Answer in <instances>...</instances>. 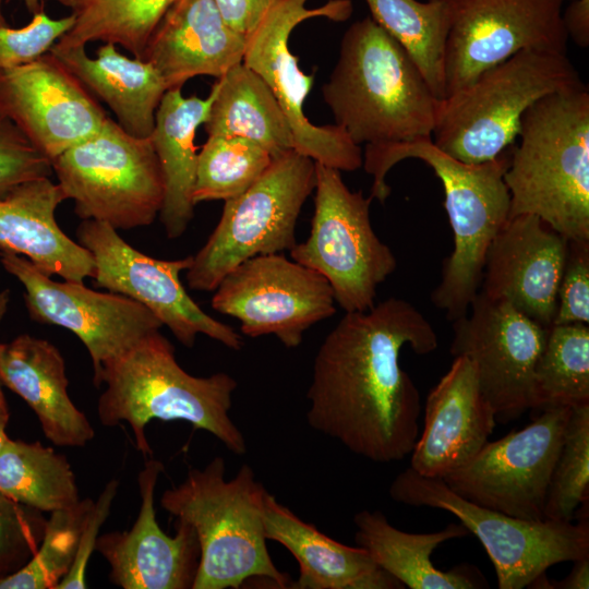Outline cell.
<instances>
[{
  "mask_svg": "<svg viewBox=\"0 0 589 589\" xmlns=\"http://www.w3.org/2000/svg\"><path fill=\"white\" fill-rule=\"evenodd\" d=\"M409 346L437 349L431 323L410 302L388 298L345 312L321 344L306 392L309 425L373 462L401 460L419 437V389L399 363Z\"/></svg>",
  "mask_w": 589,
  "mask_h": 589,
  "instance_id": "obj_1",
  "label": "cell"
},
{
  "mask_svg": "<svg viewBox=\"0 0 589 589\" xmlns=\"http://www.w3.org/2000/svg\"><path fill=\"white\" fill-rule=\"evenodd\" d=\"M362 157L364 170L373 177L370 196L381 203L390 194L387 172L404 159L422 160L441 180L454 248L443 262L441 280L431 300L449 321L464 316L479 292L488 249L509 218L510 197L504 173L510 147L492 160L467 164L437 148L432 137H425L365 145Z\"/></svg>",
  "mask_w": 589,
  "mask_h": 589,
  "instance_id": "obj_2",
  "label": "cell"
},
{
  "mask_svg": "<svg viewBox=\"0 0 589 589\" xmlns=\"http://www.w3.org/2000/svg\"><path fill=\"white\" fill-rule=\"evenodd\" d=\"M322 95L335 124L358 145L432 137L441 101L407 50L371 16L345 32Z\"/></svg>",
  "mask_w": 589,
  "mask_h": 589,
  "instance_id": "obj_3",
  "label": "cell"
},
{
  "mask_svg": "<svg viewBox=\"0 0 589 589\" xmlns=\"http://www.w3.org/2000/svg\"><path fill=\"white\" fill-rule=\"evenodd\" d=\"M93 382L105 385L97 402L99 422L108 428L127 422L144 456L152 454L145 433L152 420L187 421L233 454L247 453L245 438L229 416L237 381L226 372L204 377L185 372L159 330L106 363Z\"/></svg>",
  "mask_w": 589,
  "mask_h": 589,
  "instance_id": "obj_4",
  "label": "cell"
},
{
  "mask_svg": "<svg viewBox=\"0 0 589 589\" xmlns=\"http://www.w3.org/2000/svg\"><path fill=\"white\" fill-rule=\"evenodd\" d=\"M504 173L509 217H539L568 240H589V92L546 95L524 113Z\"/></svg>",
  "mask_w": 589,
  "mask_h": 589,
  "instance_id": "obj_5",
  "label": "cell"
},
{
  "mask_svg": "<svg viewBox=\"0 0 589 589\" xmlns=\"http://www.w3.org/2000/svg\"><path fill=\"white\" fill-rule=\"evenodd\" d=\"M267 493L249 465L226 479V462L219 456L202 469L191 468L180 484L163 493L160 506L189 524L199 540L192 589H237L254 577L291 588L290 578L275 566L266 545Z\"/></svg>",
  "mask_w": 589,
  "mask_h": 589,
  "instance_id": "obj_6",
  "label": "cell"
},
{
  "mask_svg": "<svg viewBox=\"0 0 589 589\" xmlns=\"http://www.w3.org/2000/svg\"><path fill=\"white\" fill-rule=\"evenodd\" d=\"M582 86L567 53L521 50L440 101L432 141L462 163L492 160L514 145L531 105Z\"/></svg>",
  "mask_w": 589,
  "mask_h": 589,
  "instance_id": "obj_7",
  "label": "cell"
},
{
  "mask_svg": "<svg viewBox=\"0 0 589 589\" xmlns=\"http://www.w3.org/2000/svg\"><path fill=\"white\" fill-rule=\"evenodd\" d=\"M58 184L83 220L116 230L159 216L165 181L151 137H135L107 117L101 128L51 160Z\"/></svg>",
  "mask_w": 589,
  "mask_h": 589,
  "instance_id": "obj_8",
  "label": "cell"
},
{
  "mask_svg": "<svg viewBox=\"0 0 589 589\" xmlns=\"http://www.w3.org/2000/svg\"><path fill=\"white\" fill-rule=\"evenodd\" d=\"M315 182L312 158L294 149L274 158L242 194L225 201L218 224L185 271L189 288L214 291L245 260L290 251Z\"/></svg>",
  "mask_w": 589,
  "mask_h": 589,
  "instance_id": "obj_9",
  "label": "cell"
},
{
  "mask_svg": "<svg viewBox=\"0 0 589 589\" xmlns=\"http://www.w3.org/2000/svg\"><path fill=\"white\" fill-rule=\"evenodd\" d=\"M393 501L450 513L482 543L492 561L500 589L532 587L545 570L562 562L589 556V524L581 520L529 521L479 506L452 491L441 478L410 467L389 486Z\"/></svg>",
  "mask_w": 589,
  "mask_h": 589,
  "instance_id": "obj_10",
  "label": "cell"
},
{
  "mask_svg": "<svg viewBox=\"0 0 589 589\" xmlns=\"http://www.w3.org/2000/svg\"><path fill=\"white\" fill-rule=\"evenodd\" d=\"M315 171L310 235L290 256L329 283L345 312L366 311L375 304L377 287L396 269V257L372 228V197L350 191L337 169L315 163Z\"/></svg>",
  "mask_w": 589,
  "mask_h": 589,
  "instance_id": "obj_11",
  "label": "cell"
},
{
  "mask_svg": "<svg viewBox=\"0 0 589 589\" xmlns=\"http://www.w3.org/2000/svg\"><path fill=\"white\" fill-rule=\"evenodd\" d=\"M308 1L276 0L247 37L242 63L272 89L292 131L294 151L339 171H354L363 161L360 145L337 124L315 125L304 115L314 75L300 70L298 58L289 48V37L297 25L313 17L345 22L352 13V3L329 0L308 8Z\"/></svg>",
  "mask_w": 589,
  "mask_h": 589,
  "instance_id": "obj_12",
  "label": "cell"
},
{
  "mask_svg": "<svg viewBox=\"0 0 589 589\" xmlns=\"http://www.w3.org/2000/svg\"><path fill=\"white\" fill-rule=\"evenodd\" d=\"M542 410L521 430L488 441L468 462L441 479L479 506L524 520H545L548 490L572 408Z\"/></svg>",
  "mask_w": 589,
  "mask_h": 589,
  "instance_id": "obj_13",
  "label": "cell"
},
{
  "mask_svg": "<svg viewBox=\"0 0 589 589\" xmlns=\"http://www.w3.org/2000/svg\"><path fill=\"white\" fill-rule=\"evenodd\" d=\"M438 1L447 21L445 97L521 50L567 53L564 0Z\"/></svg>",
  "mask_w": 589,
  "mask_h": 589,
  "instance_id": "obj_14",
  "label": "cell"
},
{
  "mask_svg": "<svg viewBox=\"0 0 589 589\" xmlns=\"http://www.w3.org/2000/svg\"><path fill=\"white\" fill-rule=\"evenodd\" d=\"M76 237L93 255L95 285L144 305L184 347L192 348L200 334L232 350L243 347L239 333L207 314L184 289L180 274L191 266L193 256H148L130 245L118 230L92 219L82 220Z\"/></svg>",
  "mask_w": 589,
  "mask_h": 589,
  "instance_id": "obj_15",
  "label": "cell"
},
{
  "mask_svg": "<svg viewBox=\"0 0 589 589\" xmlns=\"http://www.w3.org/2000/svg\"><path fill=\"white\" fill-rule=\"evenodd\" d=\"M214 291L212 308L237 318L243 335H275L287 348L300 346L311 326L336 312L329 283L280 253L245 260Z\"/></svg>",
  "mask_w": 589,
  "mask_h": 589,
  "instance_id": "obj_16",
  "label": "cell"
},
{
  "mask_svg": "<svg viewBox=\"0 0 589 589\" xmlns=\"http://www.w3.org/2000/svg\"><path fill=\"white\" fill-rule=\"evenodd\" d=\"M0 263L23 285L33 321L63 327L83 342L92 360L93 380L106 363L163 327L141 303L111 291H95L83 281H56L8 249L0 248Z\"/></svg>",
  "mask_w": 589,
  "mask_h": 589,
  "instance_id": "obj_17",
  "label": "cell"
},
{
  "mask_svg": "<svg viewBox=\"0 0 589 589\" xmlns=\"http://www.w3.org/2000/svg\"><path fill=\"white\" fill-rule=\"evenodd\" d=\"M550 327L481 292L468 312L453 321L450 353L472 362L496 418L516 419L537 409L534 369Z\"/></svg>",
  "mask_w": 589,
  "mask_h": 589,
  "instance_id": "obj_18",
  "label": "cell"
},
{
  "mask_svg": "<svg viewBox=\"0 0 589 589\" xmlns=\"http://www.w3.org/2000/svg\"><path fill=\"white\" fill-rule=\"evenodd\" d=\"M0 111L50 160L96 133L105 110L50 51L0 68Z\"/></svg>",
  "mask_w": 589,
  "mask_h": 589,
  "instance_id": "obj_19",
  "label": "cell"
},
{
  "mask_svg": "<svg viewBox=\"0 0 589 589\" xmlns=\"http://www.w3.org/2000/svg\"><path fill=\"white\" fill-rule=\"evenodd\" d=\"M164 465L145 462L137 476L141 506L131 529L99 534L95 551L109 564V579L123 589H192L200 562L194 529L176 519L173 537L156 519L155 489Z\"/></svg>",
  "mask_w": 589,
  "mask_h": 589,
  "instance_id": "obj_20",
  "label": "cell"
},
{
  "mask_svg": "<svg viewBox=\"0 0 589 589\" xmlns=\"http://www.w3.org/2000/svg\"><path fill=\"white\" fill-rule=\"evenodd\" d=\"M568 239L530 214L512 216L491 242L479 292L553 325Z\"/></svg>",
  "mask_w": 589,
  "mask_h": 589,
  "instance_id": "obj_21",
  "label": "cell"
},
{
  "mask_svg": "<svg viewBox=\"0 0 589 589\" xmlns=\"http://www.w3.org/2000/svg\"><path fill=\"white\" fill-rule=\"evenodd\" d=\"M495 423L496 414L479 386L472 362L455 357L426 396L424 425L409 467L425 477L443 478L482 448Z\"/></svg>",
  "mask_w": 589,
  "mask_h": 589,
  "instance_id": "obj_22",
  "label": "cell"
},
{
  "mask_svg": "<svg viewBox=\"0 0 589 589\" xmlns=\"http://www.w3.org/2000/svg\"><path fill=\"white\" fill-rule=\"evenodd\" d=\"M245 38L231 28L214 0H175L152 33L143 59L168 89L195 76L221 77L242 62Z\"/></svg>",
  "mask_w": 589,
  "mask_h": 589,
  "instance_id": "obj_23",
  "label": "cell"
},
{
  "mask_svg": "<svg viewBox=\"0 0 589 589\" xmlns=\"http://www.w3.org/2000/svg\"><path fill=\"white\" fill-rule=\"evenodd\" d=\"M0 381L29 406L52 444L83 447L94 438V428L69 396L64 358L49 340L22 334L0 344Z\"/></svg>",
  "mask_w": 589,
  "mask_h": 589,
  "instance_id": "obj_24",
  "label": "cell"
},
{
  "mask_svg": "<svg viewBox=\"0 0 589 589\" xmlns=\"http://www.w3.org/2000/svg\"><path fill=\"white\" fill-rule=\"evenodd\" d=\"M67 200L50 177L28 181L0 200V248L28 259L48 276L83 281L95 275L91 252L72 240L56 220Z\"/></svg>",
  "mask_w": 589,
  "mask_h": 589,
  "instance_id": "obj_25",
  "label": "cell"
},
{
  "mask_svg": "<svg viewBox=\"0 0 589 589\" xmlns=\"http://www.w3.org/2000/svg\"><path fill=\"white\" fill-rule=\"evenodd\" d=\"M265 537L281 544L299 564L294 589H404L360 546L342 544L303 521L267 493Z\"/></svg>",
  "mask_w": 589,
  "mask_h": 589,
  "instance_id": "obj_26",
  "label": "cell"
},
{
  "mask_svg": "<svg viewBox=\"0 0 589 589\" xmlns=\"http://www.w3.org/2000/svg\"><path fill=\"white\" fill-rule=\"evenodd\" d=\"M49 51L108 105L123 130L135 137L151 136L168 87L148 61L122 55L112 43L99 46L94 58L86 46L53 45Z\"/></svg>",
  "mask_w": 589,
  "mask_h": 589,
  "instance_id": "obj_27",
  "label": "cell"
},
{
  "mask_svg": "<svg viewBox=\"0 0 589 589\" xmlns=\"http://www.w3.org/2000/svg\"><path fill=\"white\" fill-rule=\"evenodd\" d=\"M354 541L389 575L410 589L486 588L483 575L473 566L461 565L444 572L431 560L434 550L469 531L461 524H448L438 531L412 533L394 527L380 510H361L353 516Z\"/></svg>",
  "mask_w": 589,
  "mask_h": 589,
  "instance_id": "obj_28",
  "label": "cell"
},
{
  "mask_svg": "<svg viewBox=\"0 0 589 589\" xmlns=\"http://www.w3.org/2000/svg\"><path fill=\"white\" fill-rule=\"evenodd\" d=\"M215 94V83L205 98L184 97L180 87L170 88L156 111L149 137L165 181L158 217L169 239L182 236L194 216L192 192L197 161L194 139L197 128L207 118Z\"/></svg>",
  "mask_w": 589,
  "mask_h": 589,
  "instance_id": "obj_29",
  "label": "cell"
},
{
  "mask_svg": "<svg viewBox=\"0 0 589 589\" xmlns=\"http://www.w3.org/2000/svg\"><path fill=\"white\" fill-rule=\"evenodd\" d=\"M204 130L207 135L248 139L273 158L294 149V137L285 112L267 84L242 62L215 82Z\"/></svg>",
  "mask_w": 589,
  "mask_h": 589,
  "instance_id": "obj_30",
  "label": "cell"
},
{
  "mask_svg": "<svg viewBox=\"0 0 589 589\" xmlns=\"http://www.w3.org/2000/svg\"><path fill=\"white\" fill-rule=\"evenodd\" d=\"M0 492L41 513L70 508L81 500L64 455L39 442L10 437L0 449Z\"/></svg>",
  "mask_w": 589,
  "mask_h": 589,
  "instance_id": "obj_31",
  "label": "cell"
},
{
  "mask_svg": "<svg viewBox=\"0 0 589 589\" xmlns=\"http://www.w3.org/2000/svg\"><path fill=\"white\" fill-rule=\"evenodd\" d=\"M70 10L72 27L59 47L112 43L143 59L147 41L175 0H55Z\"/></svg>",
  "mask_w": 589,
  "mask_h": 589,
  "instance_id": "obj_32",
  "label": "cell"
},
{
  "mask_svg": "<svg viewBox=\"0 0 589 589\" xmlns=\"http://www.w3.org/2000/svg\"><path fill=\"white\" fill-rule=\"evenodd\" d=\"M371 17L414 60L435 96L445 97L447 21L438 0H365Z\"/></svg>",
  "mask_w": 589,
  "mask_h": 589,
  "instance_id": "obj_33",
  "label": "cell"
},
{
  "mask_svg": "<svg viewBox=\"0 0 589 589\" xmlns=\"http://www.w3.org/2000/svg\"><path fill=\"white\" fill-rule=\"evenodd\" d=\"M538 408L589 404V326L552 325L534 369Z\"/></svg>",
  "mask_w": 589,
  "mask_h": 589,
  "instance_id": "obj_34",
  "label": "cell"
},
{
  "mask_svg": "<svg viewBox=\"0 0 589 589\" xmlns=\"http://www.w3.org/2000/svg\"><path fill=\"white\" fill-rule=\"evenodd\" d=\"M273 159L266 149L248 139L207 136L197 153L193 203L228 201L242 194Z\"/></svg>",
  "mask_w": 589,
  "mask_h": 589,
  "instance_id": "obj_35",
  "label": "cell"
},
{
  "mask_svg": "<svg viewBox=\"0 0 589 589\" xmlns=\"http://www.w3.org/2000/svg\"><path fill=\"white\" fill-rule=\"evenodd\" d=\"M94 501L81 498L70 508L49 513L45 532L29 562L0 579V589H57L71 569L83 529Z\"/></svg>",
  "mask_w": 589,
  "mask_h": 589,
  "instance_id": "obj_36",
  "label": "cell"
},
{
  "mask_svg": "<svg viewBox=\"0 0 589 589\" xmlns=\"http://www.w3.org/2000/svg\"><path fill=\"white\" fill-rule=\"evenodd\" d=\"M589 492V404L573 407L544 507L550 520L572 521Z\"/></svg>",
  "mask_w": 589,
  "mask_h": 589,
  "instance_id": "obj_37",
  "label": "cell"
},
{
  "mask_svg": "<svg viewBox=\"0 0 589 589\" xmlns=\"http://www.w3.org/2000/svg\"><path fill=\"white\" fill-rule=\"evenodd\" d=\"M47 519L0 492V579L24 567L37 551Z\"/></svg>",
  "mask_w": 589,
  "mask_h": 589,
  "instance_id": "obj_38",
  "label": "cell"
},
{
  "mask_svg": "<svg viewBox=\"0 0 589 589\" xmlns=\"http://www.w3.org/2000/svg\"><path fill=\"white\" fill-rule=\"evenodd\" d=\"M51 175V160L0 111V200L28 181Z\"/></svg>",
  "mask_w": 589,
  "mask_h": 589,
  "instance_id": "obj_39",
  "label": "cell"
},
{
  "mask_svg": "<svg viewBox=\"0 0 589 589\" xmlns=\"http://www.w3.org/2000/svg\"><path fill=\"white\" fill-rule=\"evenodd\" d=\"M73 15L52 19L44 11L20 28L0 26V68H13L47 53L72 27Z\"/></svg>",
  "mask_w": 589,
  "mask_h": 589,
  "instance_id": "obj_40",
  "label": "cell"
},
{
  "mask_svg": "<svg viewBox=\"0 0 589 589\" xmlns=\"http://www.w3.org/2000/svg\"><path fill=\"white\" fill-rule=\"evenodd\" d=\"M589 324V240H568L553 325Z\"/></svg>",
  "mask_w": 589,
  "mask_h": 589,
  "instance_id": "obj_41",
  "label": "cell"
},
{
  "mask_svg": "<svg viewBox=\"0 0 589 589\" xmlns=\"http://www.w3.org/2000/svg\"><path fill=\"white\" fill-rule=\"evenodd\" d=\"M119 490V481L110 480L94 501L87 514L81 532L77 552L73 565L69 573L62 578L57 589H85L86 567L93 551H95L96 540L104 522L109 516L113 500Z\"/></svg>",
  "mask_w": 589,
  "mask_h": 589,
  "instance_id": "obj_42",
  "label": "cell"
},
{
  "mask_svg": "<svg viewBox=\"0 0 589 589\" xmlns=\"http://www.w3.org/2000/svg\"><path fill=\"white\" fill-rule=\"evenodd\" d=\"M227 24L245 39L276 0H214Z\"/></svg>",
  "mask_w": 589,
  "mask_h": 589,
  "instance_id": "obj_43",
  "label": "cell"
},
{
  "mask_svg": "<svg viewBox=\"0 0 589 589\" xmlns=\"http://www.w3.org/2000/svg\"><path fill=\"white\" fill-rule=\"evenodd\" d=\"M562 21L565 32L581 48L589 46V0H569Z\"/></svg>",
  "mask_w": 589,
  "mask_h": 589,
  "instance_id": "obj_44",
  "label": "cell"
},
{
  "mask_svg": "<svg viewBox=\"0 0 589 589\" xmlns=\"http://www.w3.org/2000/svg\"><path fill=\"white\" fill-rule=\"evenodd\" d=\"M570 573L553 588L560 589H588L589 588V556L573 562Z\"/></svg>",
  "mask_w": 589,
  "mask_h": 589,
  "instance_id": "obj_45",
  "label": "cell"
},
{
  "mask_svg": "<svg viewBox=\"0 0 589 589\" xmlns=\"http://www.w3.org/2000/svg\"><path fill=\"white\" fill-rule=\"evenodd\" d=\"M9 421V411L5 401H0V449L8 441L7 424Z\"/></svg>",
  "mask_w": 589,
  "mask_h": 589,
  "instance_id": "obj_46",
  "label": "cell"
},
{
  "mask_svg": "<svg viewBox=\"0 0 589 589\" xmlns=\"http://www.w3.org/2000/svg\"><path fill=\"white\" fill-rule=\"evenodd\" d=\"M10 302V291L9 289H3L0 291V323L4 317ZM0 401H5V397L2 390V384L0 381Z\"/></svg>",
  "mask_w": 589,
  "mask_h": 589,
  "instance_id": "obj_47",
  "label": "cell"
},
{
  "mask_svg": "<svg viewBox=\"0 0 589 589\" xmlns=\"http://www.w3.org/2000/svg\"><path fill=\"white\" fill-rule=\"evenodd\" d=\"M28 12L33 15L43 10L44 0H22Z\"/></svg>",
  "mask_w": 589,
  "mask_h": 589,
  "instance_id": "obj_48",
  "label": "cell"
},
{
  "mask_svg": "<svg viewBox=\"0 0 589 589\" xmlns=\"http://www.w3.org/2000/svg\"><path fill=\"white\" fill-rule=\"evenodd\" d=\"M2 1L0 0V26H7L9 25L7 22V19L4 17L3 11H2Z\"/></svg>",
  "mask_w": 589,
  "mask_h": 589,
  "instance_id": "obj_49",
  "label": "cell"
}]
</instances>
